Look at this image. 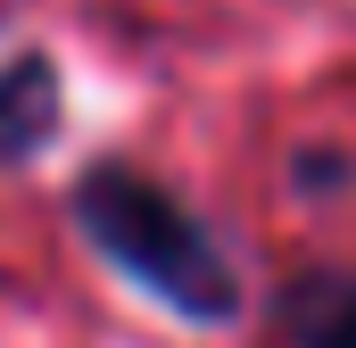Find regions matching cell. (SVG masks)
I'll list each match as a JSON object with an SVG mask.
<instances>
[{"mask_svg":"<svg viewBox=\"0 0 356 348\" xmlns=\"http://www.w3.org/2000/svg\"><path fill=\"white\" fill-rule=\"evenodd\" d=\"M67 216H75V232H83L133 290H149L158 307H175L182 324H232V315H241V274L224 258V241L182 207L166 182H149L141 166L99 158V166L75 182Z\"/></svg>","mask_w":356,"mask_h":348,"instance_id":"cell-1","label":"cell"},{"mask_svg":"<svg viewBox=\"0 0 356 348\" xmlns=\"http://www.w3.org/2000/svg\"><path fill=\"white\" fill-rule=\"evenodd\" d=\"M50 133H58V67L42 50H25L0 67V166L42 158Z\"/></svg>","mask_w":356,"mask_h":348,"instance_id":"cell-2","label":"cell"},{"mask_svg":"<svg viewBox=\"0 0 356 348\" xmlns=\"http://www.w3.org/2000/svg\"><path fill=\"white\" fill-rule=\"evenodd\" d=\"M282 332L290 348H356V274L348 265H315L282 290Z\"/></svg>","mask_w":356,"mask_h":348,"instance_id":"cell-3","label":"cell"}]
</instances>
